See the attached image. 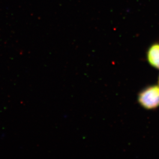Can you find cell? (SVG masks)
<instances>
[{
    "mask_svg": "<svg viewBox=\"0 0 159 159\" xmlns=\"http://www.w3.org/2000/svg\"><path fill=\"white\" fill-rule=\"evenodd\" d=\"M138 101L141 106L146 110H154L159 107V86H148L138 96Z\"/></svg>",
    "mask_w": 159,
    "mask_h": 159,
    "instance_id": "obj_1",
    "label": "cell"
},
{
    "mask_svg": "<svg viewBox=\"0 0 159 159\" xmlns=\"http://www.w3.org/2000/svg\"><path fill=\"white\" fill-rule=\"evenodd\" d=\"M147 60L153 68L159 70V42L150 45L147 52Z\"/></svg>",
    "mask_w": 159,
    "mask_h": 159,
    "instance_id": "obj_2",
    "label": "cell"
},
{
    "mask_svg": "<svg viewBox=\"0 0 159 159\" xmlns=\"http://www.w3.org/2000/svg\"><path fill=\"white\" fill-rule=\"evenodd\" d=\"M158 84H159V80H158Z\"/></svg>",
    "mask_w": 159,
    "mask_h": 159,
    "instance_id": "obj_3",
    "label": "cell"
}]
</instances>
